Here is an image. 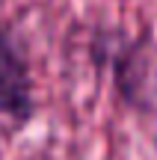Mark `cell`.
<instances>
[{
    "label": "cell",
    "instance_id": "3",
    "mask_svg": "<svg viewBox=\"0 0 157 160\" xmlns=\"http://www.w3.org/2000/svg\"><path fill=\"white\" fill-rule=\"evenodd\" d=\"M154 95H157V62H154Z\"/></svg>",
    "mask_w": 157,
    "mask_h": 160
},
{
    "label": "cell",
    "instance_id": "1",
    "mask_svg": "<svg viewBox=\"0 0 157 160\" xmlns=\"http://www.w3.org/2000/svg\"><path fill=\"white\" fill-rule=\"evenodd\" d=\"M154 39L148 30L140 36H110L95 33L92 36V59L101 68H110L116 98L128 110L140 116L154 113V62H151Z\"/></svg>",
    "mask_w": 157,
    "mask_h": 160
},
{
    "label": "cell",
    "instance_id": "2",
    "mask_svg": "<svg viewBox=\"0 0 157 160\" xmlns=\"http://www.w3.org/2000/svg\"><path fill=\"white\" fill-rule=\"evenodd\" d=\"M36 80L27 57V45L15 24L0 18V116L12 122L15 131L36 119Z\"/></svg>",
    "mask_w": 157,
    "mask_h": 160
}]
</instances>
